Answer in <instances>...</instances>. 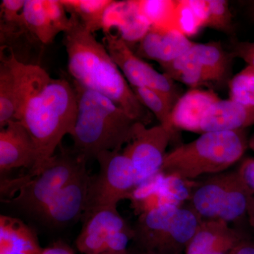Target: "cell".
<instances>
[{"instance_id":"obj_11","label":"cell","mask_w":254,"mask_h":254,"mask_svg":"<svg viewBox=\"0 0 254 254\" xmlns=\"http://www.w3.org/2000/svg\"><path fill=\"white\" fill-rule=\"evenodd\" d=\"M173 141L176 138L162 125L148 128L138 124L133 138L123 149L131 161L138 187L160 174L167 148Z\"/></svg>"},{"instance_id":"obj_29","label":"cell","mask_w":254,"mask_h":254,"mask_svg":"<svg viewBox=\"0 0 254 254\" xmlns=\"http://www.w3.org/2000/svg\"><path fill=\"white\" fill-rule=\"evenodd\" d=\"M205 24L210 27L223 32L232 29V14L228 1L225 0H203Z\"/></svg>"},{"instance_id":"obj_19","label":"cell","mask_w":254,"mask_h":254,"mask_svg":"<svg viewBox=\"0 0 254 254\" xmlns=\"http://www.w3.org/2000/svg\"><path fill=\"white\" fill-rule=\"evenodd\" d=\"M34 232L19 219L0 216V254H41Z\"/></svg>"},{"instance_id":"obj_15","label":"cell","mask_w":254,"mask_h":254,"mask_svg":"<svg viewBox=\"0 0 254 254\" xmlns=\"http://www.w3.org/2000/svg\"><path fill=\"white\" fill-rule=\"evenodd\" d=\"M193 44L180 32L150 27L138 42L136 54L142 59L157 62L161 66L185 54Z\"/></svg>"},{"instance_id":"obj_8","label":"cell","mask_w":254,"mask_h":254,"mask_svg":"<svg viewBox=\"0 0 254 254\" xmlns=\"http://www.w3.org/2000/svg\"><path fill=\"white\" fill-rule=\"evenodd\" d=\"M95 159L99 172L91 177L81 220L100 209L117 208L121 200L131 199L138 187L131 161L123 150L102 152Z\"/></svg>"},{"instance_id":"obj_1","label":"cell","mask_w":254,"mask_h":254,"mask_svg":"<svg viewBox=\"0 0 254 254\" xmlns=\"http://www.w3.org/2000/svg\"><path fill=\"white\" fill-rule=\"evenodd\" d=\"M69 17L70 26L64 33L63 43L71 80L104 95L130 118L148 126L153 115L137 98L104 45L83 26L76 15L70 14Z\"/></svg>"},{"instance_id":"obj_16","label":"cell","mask_w":254,"mask_h":254,"mask_svg":"<svg viewBox=\"0 0 254 254\" xmlns=\"http://www.w3.org/2000/svg\"><path fill=\"white\" fill-rule=\"evenodd\" d=\"M254 125V108L240 104L230 98H220L210 106L202 119L199 133L240 131Z\"/></svg>"},{"instance_id":"obj_25","label":"cell","mask_w":254,"mask_h":254,"mask_svg":"<svg viewBox=\"0 0 254 254\" xmlns=\"http://www.w3.org/2000/svg\"><path fill=\"white\" fill-rule=\"evenodd\" d=\"M136 2L140 14L150 27L176 31L177 0H136Z\"/></svg>"},{"instance_id":"obj_38","label":"cell","mask_w":254,"mask_h":254,"mask_svg":"<svg viewBox=\"0 0 254 254\" xmlns=\"http://www.w3.org/2000/svg\"><path fill=\"white\" fill-rule=\"evenodd\" d=\"M115 252H113V251H108V252H103V253H100L98 254H115Z\"/></svg>"},{"instance_id":"obj_40","label":"cell","mask_w":254,"mask_h":254,"mask_svg":"<svg viewBox=\"0 0 254 254\" xmlns=\"http://www.w3.org/2000/svg\"><path fill=\"white\" fill-rule=\"evenodd\" d=\"M252 14H253L254 16V1L253 3V6H252Z\"/></svg>"},{"instance_id":"obj_4","label":"cell","mask_w":254,"mask_h":254,"mask_svg":"<svg viewBox=\"0 0 254 254\" xmlns=\"http://www.w3.org/2000/svg\"><path fill=\"white\" fill-rule=\"evenodd\" d=\"M248 147L245 130L203 133L168 152L159 175L190 181L224 173L242 158Z\"/></svg>"},{"instance_id":"obj_39","label":"cell","mask_w":254,"mask_h":254,"mask_svg":"<svg viewBox=\"0 0 254 254\" xmlns=\"http://www.w3.org/2000/svg\"><path fill=\"white\" fill-rule=\"evenodd\" d=\"M136 254H153L143 253V252H137Z\"/></svg>"},{"instance_id":"obj_14","label":"cell","mask_w":254,"mask_h":254,"mask_svg":"<svg viewBox=\"0 0 254 254\" xmlns=\"http://www.w3.org/2000/svg\"><path fill=\"white\" fill-rule=\"evenodd\" d=\"M242 233L222 220H201L185 254H230L245 240Z\"/></svg>"},{"instance_id":"obj_5","label":"cell","mask_w":254,"mask_h":254,"mask_svg":"<svg viewBox=\"0 0 254 254\" xmlns=\"http://www.w3.org/2000/svg\"><path fill=\"white\" fill-rule=\"evenodd\" d=\"M88 162L73 150H61L36 176L1 179V201L36 218L50 200L86 168Z\"/></svg>"},{"instance_id":"obj_17","label":"cell","mask_w":254,"mask_h":254,"mask_svg":"<svg viewBox=\"0 0 254 254\" xmlns=\"http://www.w3.org/2000/svg\"><path fill=\"white\" fill-rule=\"evenodd\" d=\"M150 26L142 17L133 1H113L105 13L103 20L104 33L112 28L118 30V35L131 47L136 43L149 30Z\"/></svg>"},{"instance_id":"obj_35","label":"cell","mask_w":254,"mask_h":254,"mask_svg":"<svg viewBox=\"0 0 254 254\" xmlns=\"http://www.w3.org/2000/svg\"><path fill=\"white\" fill-rule=\"evenodd\" d=\"M230 254H254V242L246 239L237 246Z\"/></svg>"},{"instance_id":"obj_34","label":"cell","mask_w":254,"mask_h":254,"mask_svg":"<svg viewBox=\"0 0 254 254\" xmlns=\"http://www.w3.org/2000/svg\"><path fill=\"white\" fill-rule=\"evenodd\" d=\"M41 254H74V252L64 242H58L43 249Z\"/></svg>"},{"instance_id":"obj_31","label":"cell","mask_w":254,"mask_h":254,"mask_svg":"<svg viewBox=\"0 0 254 254\" xmlns=\"http://www.w3.org/2000/svg\"><path fill=\"white\" fill-rule=\"evenodd\" d=\"M232 50V56L241 58L254 68V42H235Z\"/></svg>"},{"instance_id":"obj_18","label":"cell","mask_w":254,"mask_h":254,"mask_svg":"<svg viewBox=\"0 0 254 254\" xmlns=\"http://www.w3.org/2000/svg\"><path fill=\"white\" fill-rule=\"evenodd\" d=\"M220 98L211 91L193 88L182 95L173 110V122L178 131L199 133L202 119L209 108Z\"/></svg>"},{"instance_id":"obj_9","label":"cell","mask_w":254,"mask_h":254,"mask_svg":"<svg viewBox=\"0 0 254 254\" xmlns=\"http://www.w3.org/2000/svg\"><path fill=\"white\" fill-rule=\"evenodd\" d=\"M76 239L78 250L83 254H98L108 251H127L133 238V229L119 213L117 208L100 209L83 220Z\"/></svg>"},{"instance_id":"obj_30","label":"cell","mask_w":254,"mask_h":254,"mask_svg":"<svg viewBox=\"0 0 254 254\" xmlns=\"http://www.w3.org/2000/svg\"><path fill=\"white\" fill-rule=\"evenodd\" d=\"M45 6L55 31L65 33L70 26V17L61 0H44Z\"/></svg>"},{"instance_id":"obj_32","label":"cell","mask_w":254,"mask_h":254,"mask_svg":"<svg viewBox=\"0 0 254 254\" xmlns=\"http://www.w3.org/2000/svg\"><path fill=\"white\" fill-rule=\"evenodd\" d=\"M25 0H2L0 4V16L2 19H11L22 14Z\"/></svg>"},{"instance_id":"obj_6","label":"cell","mask_w":254,"mask_h":254,"mask_svg":"<svg viewBox=\"0 0 254 254\" xmlns=\"http://www.w3.org/2000/svg\"><path fill=\"white\" fill-rule=\"evenodd\" d=\"M201 219L190 208L167 204L140 214L133 229L137 252L183 254Z\"/></svg>"},{"instance_id":"obj_23","label":"cell","mask_w":254,"mask_h":254,"mask_svg":"<svg viewBox=\"0 0 254 254\" xmlns=\"http://www.w3.org/2000/svg\"><path fill=\"white\" fill-rule=\"evenodd\" d=\"M131 87L133 93L142 105L158 120L160 125L171 132L178 139V130L173 122V110L175 104L168 97L151 88Z\"/></svg>"},{"instance_id":"obj_28","label":"cell","mask_w":254,"mask_h":254,"mask_svg":"<svg viewBox=\"0 0 254 254\" xmlns=\"http://www.w3.org/2000/svg\"><path fill=\"white\" fill-rule=\"evenodd\" d=\"M230 99L254 108V68L247 65L229 83Z\"/></svg>"},{"instance_id":"obj_2","label":"cell","mask_w":254,"mask_h":254,"mask_svg":"<svg viewBox=\"0 0 254 254\" xmlns=\"http://www.w3.org/2000/svg\"><path fill=\"white\" fill-rule=\"evenodd\" d=\"M77 101L72 83L52 78L25 103L16 121L21 122L36 144L38 158L25 177L36 176L55 155L64 136H71L76 124Z\"/></svg>"},{"instance_id":"obj_33","label":"cell","mask_w":254,"mask_h":254,"mask_svg":"<svg viewBox=\"0 0 254 254\" xmlns=\"http://www.w3.org/2000/svg\"><path fill=\"white\" fill-rule=\"evenodd\" d=\"M237 171L246 186L254 194V159H245Z\"/></svg>"},{"instance_id":"obj_37","label":"cell","mask_w":254,"mask_h":254,"mask_svg":"<svg viewBox=\"0 0 254 254\" xmlns=\"http://www.w3.org/2000/svg\"><path fill=\"white\" fill-rule=\"evenodd\" d=\"M249 147L254 152V133L249 140Z\"/></svg>"},{"instance_id":"obj_3","label":"cell","mask_w":254,"mask_h":254,"mask_svg":"<svg viewBox=\"0 0 254 254\" xmlns=\"http://www.w3.org/2000/svg\"><path fill=\"white\" fill-rule=\"evenodd\" d=\"M77 114L72 149L87 162L104 151H120L131 141L138 122L104 95L71 80Z\"/></svg>"},{"instance_id":"obj_7","label":"cell","mask_w":254,"mask_h":254,"mask_svg":"<svg viewBox=\"0 0 254 254\" xmlns=\"http://www.w3.org/2000/svg\"><path fill=\"white\" fill-rule=\"evenodd\" d=\"M254 193L236 172L211 175L195 185L189 207L201 220L237 221L247 213Z\"/></svg>"},{"instance_id":"obj_10","label":"cell","mask_w":254,"mask_h":254,"mask_svg":"<svg viewBox=\"0 0 254 254\" xmlns=\"http://www.w3.org/2000/svg\"><path fill=\"white\" fill-rule=\"evenodd\" d=\"M102 43L130 86L155 90L175 105L180 97L173 80L165 73L158 72L138 56L118 34L111 32L104 33Z\"/></svg>"},{"instance_id":"obj_36","label":"cell","mask_w":254,"mask_h":254,"mask_svg":"<svg viewBox=\"0 0 254 254\" xmlns=\"http://www.w3.org/2000/svg\"><path fill=\"white\" fill-rule=\"evenodd\" d=\"M247 215H248L251 225L254 227V195L251 197L249 201Z\"/></svg>"},{"instance_id":"obj_21","label":"cell","mask_w":254,"mask_h":254,"mask_svg":"<svg viewBox=\"0 0 254 254\" xmlns=\"http://www.w3.org/2000/svg\"><path fill=\"white\" fill-rule=\"evenodd\" d=\"M190 50L213 82L220 83L226 79L232 54L227 53L220 43H194Z\"/></svg>"},{"instance_id":"obj_26","label":"cell","mask_w":254,"mask_h":254,"mask_svg":"<svg viewBox=\"0 0 254 254\" xmlns=\"http://www.w3.org/2000/svg\"><path fill=\"white\" fill-rule=\"evenodd\" d=\"M17 100L14 76L9 63L1 54L0 64V128L16 121Z\"/></svg>"},{"instance_id":"obj_24","label":"cell","mask_w":254,"mask_h":254,"mask_svg":"<svg viewBox=\"0 0 254 254\" xmlns=\"http://www.w3.org/2000/svg\"><path fill=\"white\" fill-rule=\"evenodd\" d=\"M66 11L76 15L92 33L103 30L105 11L113 0H61Z\"/></svg>"},{"instance_id":"obj_27","label":"cell","mask_w":254,"mask_h":254,"mask_svg":"<svg viewBox=\"0 0 254 254\" xmlns=\"http://www.w3.org/2000/svg\"><path fill=\"white\" fill-rule=\"evenodd\" d=\"M203 0H177L175 28L187 37L194 36L205 27Z\"/></svg>"},{"instance_id":"obj_22","label":"cell","mask_w":254,"mask_h":254,"mask_svg":"<svg viewBox=\"0 0 254 254\" xmlns=\"http://www.w3.org/2000/svg\"><path fill=\"white\" fill-rule=\"evenodd\" d=\"M22 16L28 31L42 45L53 43L58 33L50 21L44 0H25Z\"/></svg>"},{"instance_id":"obj_12","label":"cell","mask_w":254,"mask_h":254,"mask_svg":"<svg viewBox=\"0 0 254 254\" xmlns=\"http://www.w3.org/2000/svg\"><path fill=\"white\" fill-rule=\"evenodd\" d=\"M91 176L87 168L60 190L36 218L52 227H64L83 216Z\"/></svg>"},{"instance_id":"obj_20","label":"cell","mask_w":254,"mask_h":254,"mask_svg":"<svg viewBox=\"0 0 254 254\" xmlns=\"http://www.w3.org/2000/svg\"><path fill=\"white\" fill-rule=\"evenodd\" d=\"M160 66L169 78L182 82L191 89L213 82L190 50L176 60Z\"/></svg>"},{"instance_id":"obj_13","label":"cell","mask_w":254,"mask_h":254,"mask_svg":"<svg viewBox=\"0 0 254 254\" xmlns=\"http://www.w3.org/2000/svg\"><path fill=\"white\" fill-rule=\"evenodd\" d=\"M38 158L36 144L19 121H13L0 131L1 175L14 169L31 170Z\"/></svg>"}]
</instances>
